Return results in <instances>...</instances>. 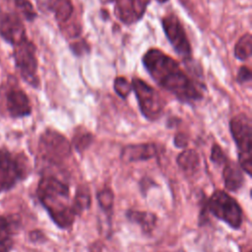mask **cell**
<instances>
[{
    "label": "cell",
    "instance_id": "1",
    "mask_svg": "<svg viewBox=\"0 0 252 252\" xmlns=\"http://www.w3.org/2000/svg\"><path fill=\"white\" fill-rule=\"evenodd\" d=\"M145 69L162 89L178 100L189 103L200 100L202 94L181 69L179 63L160 49L151 48L142 57Z\"/></svg>",
    "mask_w": 252,
    "mask_h": 252
},
{
    "label": "cell",
    "instance_id": "2",
    "mask_svg": "<svg viewBox=\"0 0 252 252\" xmlns=\"http://www.w3.org/2000/svg\"><path fill=\"white\" fill-rule=\"evenodd\" d=\"M36 196L53 222L61 229L70 228L77 217L70 199V187L53 175H44L37 184Z\"/></svg>",
    "mask_w": 252,
    "mask_h": 252
},
{
    "label": "cell",
    "instance_id": "3",
    "mask_svg": "<svg viewBox=\"0 0 252 252\" xmlns=\"http://www.w3.org/2000/svg\"><path fill=\"white\" fill-rule=\"evenodd\" d=\"M230 134L237 147L238 165L248 176L252 174V122L246 114H238L229 121Z\"/></svg>",
    "mask_w": 252,
    "mask_h": 252
},
{
    "label": "cell",
    "instance_id": "4",
    "mask_svg": "<svg viewBox=\"0 0 252 252\" xmlns=\"http://www.w3.org/2000/svg\"><path fill=\"white\" fill-rule=\"evenodd\" d=\"M71 144L65 136L51 129L45 130L38 142L39 159L52 166H59L70 157Z\"/></svg>",
    "mask_w": 252,
    "mask_h": 252
},
{
    "label": "cell",
    "instance_id": "5",
    "mask_svg": "<svg viewBox=\"0 0 252 252\" xmlns=\"http://www.w3.org/2000/svg\"><path fill=\"white\" fill-rule=\"evenodd\" d=\"M206 210L233 229H238L243 221V212L238 202L223 190H216L207 200Z\"/></svg>",
    "mask_w": 252,
    "mask_h": 252
},
{
    "label": "cell",
    "instance_id": "6",
    "mask_svg": "<svg viewBox=\"0 0 252 252\" xmlns=\"http://www.w3.org/2000/svg\"><path fill=\"white\" fill-rule=\"evenodd\" d=\"M29 172V161L24 155H13L0 149V193L12 189L19 181L25 179Z\"/></svg>",
    "mask_w": 252,
    "mask_h": 252
},
{
    "label": "cell",
    "instance_id": "7",
    "mask_svg": "<svg viewBox=\"0 0 252 252\" xmlns=\"http://www.w3.org/2000/svg\"><path fill=\"white\" fill-rule=\"evenodd\" d=\"M131 85L143 116L151 121L158 119L164 108V101L159 94L139 78H133Z\"/></svg>",
    "mask_w": 252,
    "mask_h": 252
},
{
    "label": "cell",
    "instance_id": "8",
    "mask_svg": "<svg viewBox=\"0 0 252 252\" xmlns=\"http://www.w3.org/2000/svg\"><path fill=\"white\" fill-rule=\"evenodd\" d=\"M35 46L27 37L14 45L13 57L17 69L22 78L33 88H37L39 79L37 76V59Z\"/></svg>",
    "mask_w": 252,
    "mask_h": 252
},
{
    "label": "cell",
    "instance_id": "9",
    "mask_svg": "<svg viewBox=\"0 0 252 252\" xmlns=\"http://www.w3.org/2000/svg\"><path fill=\"white\" fill-rule=\"evenodd\" d=\"M161 26L175 52L184 60H190L192 57L191 45L179 18L173 13L167 14L162 17Z\"/></svg>",
    "mask_w": 252,
    "mask_h": 252
},
{
    "label": "cell",
    "instance_id": "10",
    "mask_svg": "<svg viewBox=\"0 0 252 252\" xmlns=\"http://www.w3.org/2000/svg\"><path fill=\"white\" fill-rule=\"evenodd\" d=\"M0 35L9 43L15 45L25 39L26 30L21 17L16 13L0 12Z\"/></svg>",
    "mask_w": 252,
    "mask_h": 252
},
{
    "label": "cell",
    "instance_id": "11",
    "mask_svg": "<svg viewBox=\"0 0 252 252\" xmlns=\"http://www.w3.org/2000/svg\"><path fill=\"white\" fill-rule=\"evenodd\" d=\"M151 0H115V15L125 25L140 21Z\"/></svg>",
    "mask_w": 252,
    "mask_h": 252
},
{
    "label": "cell",
    "instance_id": "12",
    "mask_svg": "<svg viewBox=\"0 0 252 252\" xmlns=\"http://www.w3.org/2000/svg\"><path fill=\"white\" fill-rule=\"evenodd\" d=\"M6 109L14 118L28 116L32 112V105L26 93L19 88H11L5 95Z\"/></svg>",
    "mask_w": 252,
    "mask_h": 252
},
{
    "label": "cell",
    "instance_id": "13",
    "mask_svg": "<svg viewBox=\"0 0 252 252\" xmlns=\"http://www.w3.org/2000/svg\"><path fill=\"white\" fill-rule=\"evenodd\" d=\"M158 155V147L154 143L128 145L121 151L120 158L125 162L143 161L151 159Z\"/></svg>",
    "mask_w": 252,
    "mask_h": 252
},
{
    "label": "cell",
    "instance_id": "14",
    "mask_svg": "<svg viewBox=\"0 0 252 252\" xmlns=\"http://www.w3.org/2000/svg\"><path fill=\"white\" fill-rule=\"evenodd\" d=\"M222 179L224 187L228 191L236 192L241 189L244 184V175L238 163L228 159L223 164Z\"/></svg>",
    "mask_w": 252,
    "mask_h": 252
},
{
    "label": "cell",
    "instance_id": "15",
    "mask_svg": "<svg viewBox=\"0 0 252 252\" xmlns=\"http://www.w3.org/2000/svg\"><path fill=\"white\" fill-rule=\"evenodd\" d=\"M126 218L131 222L138 224L144 233L150 234L156 227L158 222V217L152 212L128 210L125 213Z\"/></svg>",
    "mask_w": 252,
    "mask_h": 252
},
{
    "label": "cell",
    "instance_id": "16",
    "mask_svg": "<svg viewBox=\"0 0 252 252\" xmlns=\"http://www.w3.org/2000/svg\"><path fill=\"white\" fill-rule=\"evenodd\" d=\"M176 162L184 172L194 173L200 164V158L197 152L190 149L181 152L176 158Z\"/></svg>",
    "mask_w": 252,
    "mask_h": 252
},
{
    "label": "cell",
    "instance_id": "17",
    "mask_svg": "<svg viewBox=\"0 0 252 252\" xmlns=\"http://www.w3.org/2000/svg\"><path fill=\"white\" fill-rule=\"evenodd\" d=\"M73 202V208L76 215H81L86 210L90 209L92 204V196L90 189L86 185L78 186Z\"/></svg>",
    "mask_w": 252,
    "mask_h": 252
},
{
    "label": "cell",
    "instance_id": "18",
    "mask_svg": "<svg viewBox=\"0 0 252 252\" xmlns=\"http://www.w3.org/2000/svg\"><path fill=\"white\" fill-rule=\"evenodd\" d=\"M13 247L12 226L10 221L0 215V252H10Z\"/></svg>",
    "mask_w": 252,
    "mask_h": 252
},
{
    "label": "cell",
    "instance_id": "19",
    "mask_svg": "<svg viewBox=\"0 0 252 252\" xmlns=\"http://www.w3.org/2000/svg\"><path fill=\"white\" fill-rule=\"evenodd\" d=\"M252 53V35L249 32L241 35L234 46V56L240 60L245 61L251 57Z\"/></svg>",
    "mask_w": 252,
    "mask_h": 252
},
{
    "label": "cell",
    "instance_id": "20",
    "mask_svg": "<svg viewBox=\"0 0 252 252\" xmlns=\"http://www.w3.org/2000/svg\"><path fill=\"white\" fill-rule=\"evenodd\" d=\"M10 4L13 5L16 14L26 19L27 21H32L36 17V12L30 2V0H7Z\"/></svg>",
    "mask_w": 252,
    "mask_h": 252
},
{
    "label": "cell",
    "instance_id": "21",
    "mask_svg": "<svg viewBox=\"0 0 252 252\" xmlns=\"http://www.w3.org/2000/svg\"><path fill=\"white\" fill-rule=\"evenodd\" d=\"M96 200L100 209L107 215L108 218H111L114 202V194L112 190L109 188L101 189L96 194Z\"/></svg>",
    "mask_w": 252,
    "mask_h": 252
},
{
    "label": "cell",
    "instance_id": "22",
    "mask_svg": "<svg viewBox=\"0 0 252 252\" xmlns=\"http://www.w3.org/2000/svg\"><path fill=\"white\" fill-rule=\"evenodd\" d=\"M93 135L89 132L78 133L74 136L72 144L78 152H83L93 143Z\"/></svg>",
    "mask_w": 252,
    "mask_h": 252
},
{
    "label": "cell",
    "instance_id": "23",
    "mask_svg": "<svg viewBox=\"0 0 252 252\" xmlns=\"http://www.w3.org/2000/svg\"><path fill=\"white\" fill-rule=\"evenodd\" d=\"M115 93L122 98H126L132 91V85L124 77H116L113 83Z\"/></svg>",
    "mask_w": 252,
    "mask_h": 252
},
{
    "label": "cell",
    "instance_id": "24",
    "mask_svg": "<svg viewBox=\"0 0 252 252\" xmlns=\"http://www.w3.org/2000/svg\"><path fill=\"white\" fill-rule=\"evenodd\" d=\"M211 160L216 163V164H224L228 158L227 157L225 156V154L223 153L222 149L215 144L213 147H212V152H211Z\"/></svg>",
    "mask_w": 252,
    "mask_h": 252
},
{
    "label": "cell",
    "instance_id": "25",
    "mask_svg": "<svg viewBox=\"0 0 252 252\" xmlns=\"http://www.w3.org/2000/svg\"><path fill=\"white\" fill-rule=\"evenodd\" d=\"M252 73L249 67L247 66H241L237 72V77L236 80L238 83L243 84V83H248L251 81Z\"/></svg>",
    "mask_w": 252,
    "mask_h": 252
},
{
    "label": "cell",
    "instance_id": "26",
    "mask_svg": "<svg viewBox=\"0 0 252 252\" xmlns=\"http://www.w3.org/2000/svg\"><path fill=\"white\" fill-rule=\"evenodd\" d=\"M173 143L176 148H181V149L186 148L188 145V137L184 133H177L174 136Z\"/></svg>",
    "mask_w": 252,
    "mask_h": 252
},
{
    "label": "cell",
    "instance_id": "27",
    "mask_svg": "<svg viewBox=\"0 0 252 252\" xmlns=\"http://www.w3.org/2000/svg\"><path fill=\"white\" fill-rule=\"evenodd\" d=\"M151 185L153 186H157V183H155L154 180L148 178V177H145L143 179H141L140 181V188H141V192H143L144 196H146V191L151 188Z\"/></svg>",
    "mask_w": 252,
    "mask_h": 252
},
{
    "label": "cell",
    "instance_id": "28",
    "mask_svg": "<svg viewBox=\"0 0 252 252\" xmlns=\"http://www.w3.org/2000/svg\"><path fill=\"white\" fill-rule=\"evenodd\" d=\"M30 238H31L32 241L37 242V241H39L40 239H43V238H44V234H43L41 231H39V230H34V231H32V232L30 233Z\"/></svg>",
    "mask_w": 252,
    "mask_h": 252
},
{
    "label": "cell",
    "instance_id": "29",
    "mask_svg": "<svg viewBox=\"0 0 252 252\" xmlns=\"http://www.w3.org/2000/svg\"><path fill=\"white\" fill-rule=\"evenodd\" d=\"M102 247L100 241H95L89 247V252H102Z\"/></svg>",
    "mask_w": 252,
    "mask_h": 252
},
{
    "label": "cell",
    "instance_id": "30",
    "mask_svg": "<svg viewBox=\"0 0 252 252\" xmlns=\"http://www.w3.org/2000/svg\"><path fill=\"white\" fill-rule=\"evenodd\" d=\"M156 1H158V2H159V3H164V2H166V1H168V0H156Z\"/></svg>",
    "mask_w": 252,
    "mask_h": 252
},
{
    "label": "cell",
    "instance_id": "31",
    "mask_svg": "<svg viewBox=\"0 0 252 252\" xmlns=\"http://www.w3.org/2000/svg\"><path fill=\"white\" fill-rule=\"evenodd\" d=\"M103 2H109V1H112V0H102Z\"/></svg>",
    "mask_w": 252,
    "mask_h": 252
},
{
    "label": "cell",
    "instance_id": "32",
    "mask_svg": "<svg viewBox=\"0 0 252 252\" xmlns=\"http://www.w3.org/2000/svg\"><path fill=\"white\" fill-rule=\"evenodd\" d=\"M249 252H251V251H249Z\"/></svg>",
    "mask_w": 252,
    "mask_h": 252
}]
</instances>
